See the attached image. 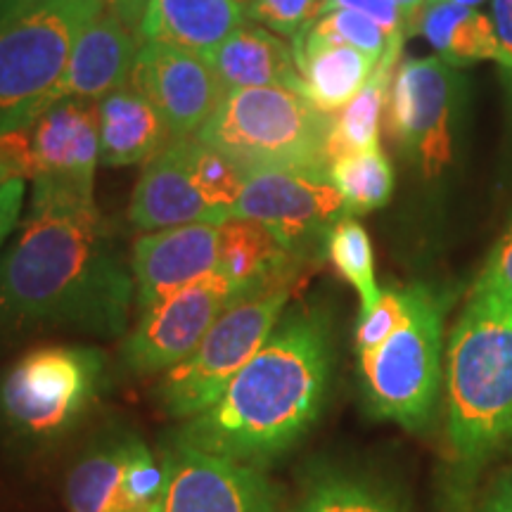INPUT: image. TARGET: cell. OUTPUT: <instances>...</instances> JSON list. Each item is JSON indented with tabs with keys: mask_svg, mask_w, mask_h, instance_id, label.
<instances>
[{
	"mask_svg": "<svg viewBox=\"0 0 512 512\" xmlns=\"http://www.w3.org/2000/svg\"><path fill=\"white\" fill-rule=\"evenodd\" d=\"M233 216L261 223L302 259L320 240L328 242L335 223L349 214L328 174L266 166L247 171Z\"/></svg>",
	"mask_w": 512,
	"mask_h": 512,
	"instance_id": "obj_10",
	"label": "cell"
},
{
	"mask_svg": "<svg viewBox=\"0 0 512 512\" xmlns=\"http://www.w3.org/2000/svg\"><path fill=\"white\" fill-rule=\"evenodd\" d=\"M297 256L275 240L261 223L230 216L221 223L219 271L240 292H254L271 285H290Z\"/></svg>",
	"mask_w": 512,
	"mask_h": 512,
	"instance_id": "obj_23",
	"label": "cell"
},
{
	"mask_svg": "<svg viewBox=\"0 0 512 512\" xmlns=\"http://www.w3.org/2000/svg\"><path fill=\"white\" fill-rule=\"evenodd\" d=\"M460 93L463 79L441 57H411L394 72L387 128L425 176H439L453 159V117Z\"/></svg>",
	"mask_w": 512,
	"mask_h": 512,
	"instance_id": "obj_9",
	"label": "cell"
},
{
	"mask_svg": "<svg viewBox=\"0 0 512 512\" xmlns=\"http://www.w3.org/2000/svg\"><path fill=\"white\" fill-rule=\"evenodd\" d=\"M401 43L403 41H396L389 46L366 86L332 119L328 140L330 162L342 155H351V152L380 150V124L382 114L387 110L389 88H392L396 60L401 55Z\"/></svg>",
	"mask_w": 512,
	"mask_h": 512,
	"instance_id": "obj_25",
	"label": "cell"
},
{
	"mask_svg": "<svg viewBox=\"0 0 512 512\" xmlns=\"http://www.w3.org/2000/svg\"><path fill=\"white\" fill-rule=\"evenodd\" d=\"M491 22H494L498 41L512 62V0H494L491 3Z\"/></svg>",
	"mask_w": 512,
	"mask_h": 512,
	"instance_id": "obj_38",
	"label": "cell"
},
{
	"mask_svg": "<svg viewBox=\"0 0 512 512\" xmlns=\"http://www.w3.org/2000/svg\"><path fill=\"white\" fill-rule=\"evenodd\" d=\"M102 8H112V10H119L121 15H126L128 19H133V22L140 27V19H143V12H145V0H98Z\"/></svg>",
	"mask_w": 512,
	"mask_h": 512,
	"instance_id": "obj_39",
	"label": "cell"
},
{
	"mask_svg": "<svg viewBox=\"0 0 512 512\" xmlns=\"http://www.w3.org/2000/svg\"><path fill=\"white\" fill-rule=\"evenodd\" d=\"M164 486V458H157L145 441H140L131 460H128L124 482H121V501H124L126 512H157Z\"/></svg>",
	"mask_w": 512,
	"mask_h": 512,
	"instance_id": "obj_31",
	"label": "cell"
},
{
	"mask_svg": "<svg viewBox=\"0 0 512 512\" xmlns=\"http://www.w3.org/2000/svg\"><path fill=\"white\" fill-rule=\"evenodd\" d=\"M332 119L292 88H233L195 138L247 171L275 166L328 174Z\"/></svg>",
	"mask_w": 512,
	"mask_h": 512,
	"instance_id": "obj_4",
	"label": "cell"
},
{
	"mask_svg": "<svg viewBox=\"0 0 512 512\" xmlns=\"http://www.w3.org/2000/svg\"><path fill=\"white\" fill-rule=\"evenodd\" d=\"M24 197H27V178H12V181L0 185V247L19 226Z\"/></svg>",
	"mask_w": 512,
	"mask_h": 512,
	"instance_id": "obj_36",
	"label": "cell"
},
{
	"mask_svg": "<svg viewBox=\"0 0 512 512\" xmlns=\"http://www.w3.org/2000/svg\"><path fill=\"white\" fill-rule=\"evenodd\" d=\"M136 302L131 266L93 190L31 181L29 214L0 256V339L41 330L114 339Z\"/></svg>",
	"mask_w": 512,
	"mask_h": 512,
	"instance_id": "obj_1",
	"label": "cell"
},
{
	"mask_svg": "<svg viewBox=\"0 0 512 512\" xmlns=\"http://www.w3.org/2000/svg\"><path fill=\"white\" fill-rule=\"evenodd\" d=\"M406 313V290H384L380 302L368 313H361L356 330L358 354L380 347L392 332L399 328Z\"/></svg>",
	"mask_w": 512,
	"mask_h": 512,
	"instance_id": "obj_33",
	"label": "cell"
},
{
	"mask_svg": "<svg viewBox=\"0 0 512 512\" xmlns=\"http://www.w3.org/2000/svg\"><path fill=\"white\" fill-rule=\"evenodd\" d=\"M233 3H235V5H238V8H242V10H245V12H247V8H249V5H252V3H254V0H233Z\"/></svg>",
	"mask_w": 512,
	"mask_h": 512,
	"instance_id": "obj_44",
	"label": "cell"
},
{
	"mask_svg": "<svg viewBox=\"0 0 512 512\" xmlns=\"http://www.w3.org/2000/svg\"><path fill=\"white\" fill-rule=\"evenodd\" d=\"M29 178H57L93 190L100 164L98 100H62L24 128Z\"/></svg>",
	"mask_w": 512,
	"mask_h": 512,
	"instance_id": "obj_15",
	"label": "cell"
},
{
	"mask_svg": "<svg viewBox=\"0 0 512 512\" xmlns=\"http://www.w3.org/2000/svg\"><path fill=\"white\" fill-rule=\"evenodd\" d=\"M98 0H48L0 22V136L50 110L81 29Z\"/></svg>",
	"mask_w": 512,
	"mask_h": 512,
	"instance_id": "obj_7",
	"label": "cell"
},
{
	"mask_svg": "<svg viewBox=\"0 0 512 512\" xmlns=\"http://www.w3.org/2000/svg\"><path fill=\"white\" fill-rule=\"evenodd\" d=\"M479 512H512V470H501L494 477Z\"/></svg>",
	"mask_w": 512,
	"mask_h": 512,
	"instance_id": "obj_37",
	"label": "cell"
},
{
	"mask_svg": "<svg viewBox=\"0 0 512 512\" xmlns=\"http://www.w3.org/2000/svg\"><path fill=\"white\" fill-rule=\"evenodd\" d=\"M140 439L124 430L100 434L67 477V505L72 512H126L121 482Z\"/></svg>",
	"mask_w": 512,
	"mask_h": 512,
	"instance_id": "obj_24",
	"label": "cell"
},
{
	"mask_svg": "<svg viewBox=\"0 0 512 512\" xmlns=\"http://www.w3.org/2000/svg\"><path fill=\"white\" fill-rule=\"evenodd\" d=\"M240 292L221 271L185 287L138 313L136 325L121 347V361L131 373H166L188 358L202 342L216 318Z\"/></svg>",
	"mask_w": 512,
	"mask_h": 512,
	"instance_id": "obj_11",
	"label": "cell"
},
{
	"mask_svg": "<svg viewBox=\"0 0 512 512\" xmlns=\"http://www.w3.org/2000/svg\"><path fill=\"white\" fill-rule=\"evenodd\" d=\"M228 219L230 216L204 200L192 181L185 138L171 140L162 152L147 159L128 204V221L143 233Z\"/></svg>",
	"mask_w": 512,
	"mask_h": 512,
	"instance_id": "obj_17",
	"label": "cell"
},
{
	"mask_svg": "<svg viewBox=\"0 0 512 512\" xmlns=\"http://www.w3.org/2000/svg\"><path fill=\"white\" fill-rule=\"evenodd\" d=\"M444 304L425 285L406 287L401 325L380 347L361 354L363 396L380 420L418 432L434 413L441 387Z\"/></svg>",
	"mask_w": 512,
	"mask_h": 512,
	"instance_id": "obj_6",
	"label": "cell"
},
{
	"mask_svg": "<svg viewBox=\"0 0 512 512\" xmlns=\"http://www.w3.org/2000/svg\"><path fill=\"white\" fill-rule=\"evenodd\" d=\"M330 373L328 320L318 311L287 313L221 399L183 420L171 441L264 470L318 420Z\"/></svg>",
	"mask_w": 512,
	"mask_h": 512,
	"instance_id": "obj_2",
	"label": "cell"
},
{
	"mask_svg": "<svg viewBox=\"0 0 512 512\" xmlns=\"http://www.w3.org/2000/svg\"><path fill=\"white\" fill-rule=\"evenodd\" d=\"M325 247H328L332 266L358 292L361 313H368L380 302L382 290L375 280L373 242H370L366 228L354 216H344L330 230Z\"/></svg>",
	"mask_w": 512,
	"mask_h": 512,
	"instance_id": "obj_28",
	"label": "cell"
},
{
	"mask_svg": "<svg viewBox=\"0 0 512 512\" xmlns=\"http://www.w3.org/2000/svg\"><path fill=\"white\" fill-rule=\"evenodd\" d=\"M131 83L152 102L176 140L195 136L226 95L207 57L166 43L140 46Z\"/></svg>",
	"mask_w": 512,
	"mask_h": 512,
	"instance_id": "obj_13",
	"label": "cell"
},
{
	"mask_svg": "<svg viewBox=\"0 0 512 512\" xmlns=\"http://www.w3.org/2000/svg\"><path fill=\"white\" fill-rule=\"evenodd\" d=\"M100 162L128 166L147 162L176 140L152 102L131 81L98 100Z\"/></svg>",
	"mask_w": 512,
	"mask_h": 512,
	"instance_id": "obj_19",
	"label": "cell"
},
{
	"mask_svg": "<svg viewBox=\"0 0 512 512\" xmlns=\"http://www.w3.org/2000/svg\"><path fill=\"white\" fill-rule=\"evenodd\" d=\"M140 46L138 24L119 10L102 8L76 38L50 107L62 100H100L117 91L131 81Z\"/></svg>",
	"mask_w": 512,
	"mask_h": 512,
	"instance_id": "obj_16",
	"label": "cell"
},
{
	"mask_svg": "<svg viewBox=\"0 0 512 512\" xmlns=\"http://www.w3.org/2000/svg\"><path fill=\"white\" fill-rule=\"evenodd\" d=\"M290 302V285L245 292L226 306L188 358L166 370L157 401L169 418L188 420L221 399L233 377L264 347Z\"/></svg>",
	"mask_w": 512,
	"mask_h": 512,
	"instance_id": "obj_8",
	"label": "cell"
},
{
	"mask_svg": "<svg viewBox=\"0 0 512 512\" xmlns=\"http://www.w3.org/2000/svg\"><path fill=\"white\" fill-rule=\"evenodd\" d=\"M41 3H48V0H0V22L12 15H17V12L36 8V5Z\"/></svg>",
	"mask_w": 512,
	"mask_h": 512,
	"instance_id": "obj_41",
	"label": "cell"
},
{
	"mask_svg": "<svg viewBox=\"0 0 512 512\" xmlns=\"http://www.w3.org/2000/svg\"><path fill=\"white\" fill-rule=\"evenodd\" d=\"M325 0H254L245 15L280 36H297L323 15Z\"/></svg>",
	"mask_w": 512,
	"mask_h": 512,
	"instance_id": "obj_32",
	"label": "cell"
},
{
	"mask_svg": "<svg viewBox=\"0 0 512 512\" xmlns=\"http://www.w3.org/2000/svg\"><path fill=\"white\" fill-rule=\"evenodd\" d=\"M396 8L401 10L403 19H406V27L408 31H413L415 22H418V17L422 15V10L430 5V0H394Z\"/></svg>",
	"mask_w": 512,
	"mask_h": 512,
	"instance_id": "obj_40",
	"label": "cell"
},
{
	"mask_svg": "<svg viewBox=\"0 0 512 512\" xmlns=\"http://www.w3.org/2000/svg\"><path fill=\"white\" fill-rule=\"evenodd\" d=\"M12 178H22V176L17 174L15 166H12L10 159L3 155V150H0V185H5L8 181H12Z\"/></svg>",
	"mask_w": 512,
	"mask_h": 512,
	"instance_id": "obj_42",
	"label": "cell"
},
{
	"mask_svg": "<svg viewBox=\"0 0 512 512\" xmlns=\"http://www.w3.org/2000/svg\"><path fill=\"white\" fill-rule=\"evenodd\" d=\"M306 31L318 41L344 43V46L358 48L377 62L382 60L392 43L403 41V38H389L380 24H375L373 19L361 15V12L344 8L325 10L316 22L306 27Z\"/></svg>",
	"mask_w": 512,
	"mask_h": 512,
	"instance_id": "obj_30",
	"label": "cell"
},
{
	"mask_svg": "<svg viewBox=\"0 0 512 512\" xmlns=\"http://www.w3.org/2000/svg\"><path fill=\"white\" fill-rule=\"evenodd\" d=\"M328 176L342 195L349 216L384 207L394 192V169L382 150L351 152L332 159Z\"/></svg>",
	"mask_w": 512,
	"mask_h": 512,
	"instance_id": "obj_27",
	"label": "cell"
},
{
	"mask_svg": "<svg viewBox=\"0 0 512 512\" xmlns=\"http://www.w3.org/2000/svg\"><path fill=\"white\" fill-rule=\"evenodd\" d=\"M354 10L380 24L389 38H406L408 27L394 0H325V10ZM323 10V12H325Z\"/></svg>",
	"mask_w": 512,
	"mask_h": 512,
	"instance_id": "obj_35",
	"label": "cell"
},
{
	"mask_svg": "<svg viewBox=\"0 0 512 512\" xmlns=\"http://www.w3.org/2000/svg\"><path fill=\"white\" fill-rule=\"evenodd\" d=\"M472 297L512 309V228L491 254L489 264H486L475 290H472Z\"/></svg>",
	"mask_w": 512,
	"mask_h": 512,
	"instance_id": "obj_34",
	"label": "cell"
},
{
	"mask_svg": "<svg viewBox=\"0 0 512 512\" xmlns=\"http://www.w3.org/2000/svg\"><path fill=\"white\" fill-rule=\"evenodd\" d=\"M451 3L467 5V8H477V5H479V3H484V0H451Z\"/></svg>",
	"mask_w": 512,
	"mask_h": 512,
	"instance_id": "obj_43",
	"label": "cell"
},
{
	"mask_svg": "<svg viewBox=\"0 0 512 512\" xmlns=\"http://www.w3.org/2000/svg\"><path fill=\"white\" fill-rule=\"evenodd\" d=\"M185 140H188L190 174L197 190L202 192V197L211 207L223 211L226 216H233L240 192L245 188L247 169L195 136Z\"/></svg>",
	"mask_w": 512,
	"mask_h": 512,
	"instance_id": "obj_29",
	"label": "cell"
},
{
	"mask_svg": "<svg viewBox=\"0 0 512 512\" xmlns=\"http://www.w3.org/2000/svg\"><path fill=\"white\" fill-rule=\"evenodd\" d=\"M512 437V309L470 297L446 351V439L453 477L477 472Z\"/></svg>",
	"mask_w": 512,
	"mask_h": 512,
	"instance_id": "obj_3",
	"label": "cell"
},
{
	"mask_svg": "<svg viewBox=\"0 0 512 512\" xmlns=\"http://www.w3.org/2000/svg\"><path fill=\"white\" fill-rule=\"evenodd\" d=\"M292 53L302 93L325 114H337L347 107L377 67V60L358 48L318 41L306 29L294 36Z\"/></svg>",
	"mask_w": 512,
	"mask_h": 512,
	"instance_id": "obj_20",
	"label": "cell"
},
{
	"mask_svg": "<svg viewBox=\"0 0 512 512\" xmlns=\"http://www.w3.org/2000/svg\"><path fill=\"white\" fill-rule=\"evenodd\" d=\"M292 512H408L392 486L358 472H318Z\"/></svg>",
	"mask_w": 512,
	"mask_h": 512,
	"instance_id": "obj_26",
	"label": "cell"
},
{
	"mask_svg": "<svg viewBox=\"0 0 512 512\" xmlns=\"http://www.w3.org/2000/svg\"><path fill=\"white\" fill-rule=\"evenodd\" d=\"M107 387L110 356L102 349H31L0 377V425L24 446H55L93 413Z\"/></svg>",
	"mask_w": 512,
	"mask_h": 512,
	"instance_id": "obj_5",
	"label": "cell"
},
{
	"mask_svg": "<svg viewBox=\"0 0 512 512\" xmlns=\"http://www.w3.org/2000/svg\"><path fill=\"white\" fill-rule=\"evenodd\" d=\"M221 223L152 230L133 242L131 273L143 313L219 271Z\"/></svg>",
	"mask_w": 512,
	"mask_h": 512,
	"instance_id": "obj_14",
	"label": "cell"
},
{
	"mask_svg": "<svg viewBox=\"0 0 512 512\" xmlns=\"http://www.w3.org/2000/svg\"><path fill=\"white\" fill-rule=\"evenodd\" d=\"M413 31H418L434 48L437 57L451 67L496 62L510 74L512 62L498 41L494 22L477 8H467L451 0H430Z\"/></svg>",
	"mask_w": 512,
	"mask_h": 512,
	"instance_id": "obj_22",
	"label": "cell"
},
{
	"mask_svg": "<svg viewBox=\"0 0 512 512\" xmlns=\"http://www.w3.org/2000/svg\"><path fill=\"white\" fill-rule=\"evenodd\" d=\"M157 512H278V489L261 467L169 441Z\"/></svg>",
	"mask_w": 512,
	"mask_h": 512,
	"instance_id": "obj_12",
	"label": "cell"
},
{
	"mask_svg": "<svg viewBox=\"0 0 512 512\" xmlns=\"http://www.w3.org/2000/svg\"><path fill=\"white\" fill-rule=\"evenodd\" d=\"M226 91L233 88H292L302 93L292 48L271 31L242 22L209 57Z\"/></svg>",
	"mask_w": 512,
	"mask_h": 512,
	"instance_id": "obj_21",
	"label": "cell"
},
{
	"mask_svg": "<svg viewBox=\"0 0 512 512\" xmlns=\"http://www.w3.org/2000/svg\"><path fill=\"white\" fill-rule=\"evenodd\" d=\"M245 17L233 0H147L140 38L192 50L209 60Z\"/></svg>",
	"mask_w": 512,
	"mask_h": 512,
	"instance_id": "obj_18",
	"label": "cell"
}]
</instances>
